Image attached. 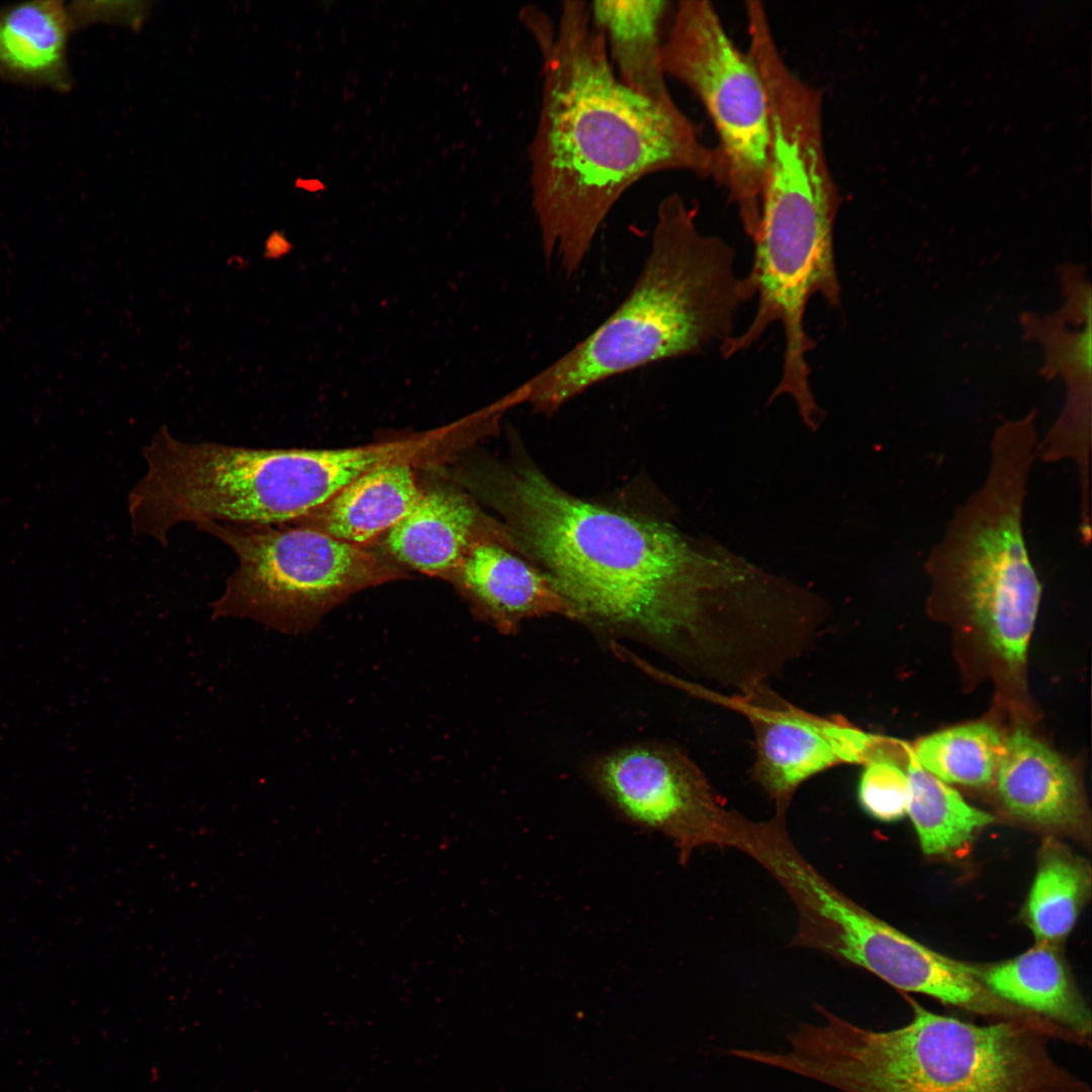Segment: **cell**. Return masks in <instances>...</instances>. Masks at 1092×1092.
<instances>
[{"label": "cell", "instance_id": "cell-15", "mask_svg": "<svg viewBox=\"0 0 1092 1092\" xmlns=\"http://www.w3.org/2000/svg\"><path fill=\"white\" fill-rule=\"evenodd\" d=\"M674 5L666 0H598L588 4L621 82L656 103L672 98L662 64L664 36Z\"/></svg>", "mask_w": 1092, "mask_h": 1092}, {"label": "cell", "instance_id": "cell-7", "mask_svg": "<svg viewBox=\"0 0 1092 1092\" xmlns=\"http://www.w3.org/2000/svg\"><path fill=\"white\" fill-rule=\"evenodd\" d=\"M1037 445L1031 416L996 429L982 484L956 509L924 565L934 592L1013 673L1025 663L1042 589L1023 532Z\"/></svg>", "mask_w": 1092, "mask_h": 1092}, {"label": "cell", "instance_id": "cell-22", "mask_svg": "<svg viewBox=\"0 0 1092 1092\" xmlns=\"http://www.w3.org/2000/svg\"><path fill=\"white\" fill-rule=\"evenodd\" d=\"M1003 743L995 727L977 722L923 737L912 751L924 769L944 783L983 787L996 775Z\"/></svg>", "mask_w": 1092, "mask_h": 1092}, {"label": "cell", "instance_id": "cell-21", "mask_svg": "<svg viewBox=\"0 0 1092 1092\" xmlns=\"http://www.w3.org/2000/svg\"><path fill=\"white\" fill-rule=\"evenodd\" d=\"M1089 890L1085 859L1055 840L1044 842L1024 913L1036 942L1063 940L1074 928Z\"/></svg>", "mask_w": 1092, "mask_h": 1092}, {"label": "cell", "instance_id": "cell-10", "mask_svg": "<svg viewBox=\"0 0 1092 1092\" xmlns=\"http://www.w3.org/2000/svg\"><path fill=\"white\" fill-rule=\"evenodd\" d=\"M805 944L860 967L904 992L921 993L996 1021H1017L1053 1037L1060 1026L992 994L970 964L934 951L874 916L824 878L808 882L799 898Z\"/></svg>", "mask_w": 1092, "mask_h": 1092}, {"label": "cell", "instance_id": "cell-12", "mask_svg": "<svg viewBox=\"0 0 1092 1092\" xmlns=\"http://www.w3.org/2000/svg\"><path fill=\"white\" fill-rule=\"evenodd\" d=\"M708 698L748 721L754 734L752 778L782 813L806 781L841 764L862 765L886 741L841 717L805 711L768 686L743 695L709 694Z\"/></svg>", "mask_w": 1092, "mask_h": 1092}, {"label": "cell", "instance_id": "cell-8", "mask_svg": "<svg viewBox=\"0 0 1092 1092\" xmlns=\"http://www.w3.org/2000/svg\"><path fill=\"white\" fill-rule=\"evenodd\" d=\"M196 527L237 559L211 604L215 618L301 633L352 593L389 576L372 554L318 529L214 522Z\"/></svg>", "mask_w": 1092, "mask_h": 1092}, {"label": "cell", "instance_id": "cell-19", "mask_svg": "<svg viewBox=\"0 0 1092 1092\" xmlns=\"http://www.w3.org/2000/svg\"><path fill=\"white\" fill-rule=\"evenodd\" d=\"M423 493L410 464L384 462L356 477L326 504L322 531L351 544L366 542L389 531Z\"/></svg>", "mask_w": 1092, "mask_h": 1092}, {"label": "cell", "instance_id": "cell-26", "mask_svg": "<svg viewBox=\"0 0 1092 1092\" xmlns=\"http://www.w3.org/2000/svg\"><path fill=\"white\" fill-rule=\"evenodd\" d=\"M289 247V242L285 237L281 233L274 232L265 242L264 256L269 259L276 258L282 255Z\"/></svg>", "mask_w": 1092, "mask_h": 1092}, {"label": "cell", "instance_id": "cell-14", "mask_svg": "<svg viewBox=\"0 0 1092 1092\" xmlns=\"http://www.w3.org/2000/svg\"><path fill=\"white\" fill-rule=\"evenodd\" d=\"M995 777L1010 815L1042 828L1081 825L1084 802L1073 769L1025 728L1017 727L1004 739Z\"/></svg>", "mask_w": 1092, "mask_h": 1092}, {"label": "cell", "instance_id": "cell-9", "mask_svg": "<svg viewBox=\"0 0 1092 1092\" xmlns=\"http://www.w3.org/2000/svg\"><path fill=\"white\" fill-rule=\"evenodd\" d=\"M662 64L666 77L690 89L710 116L722 186L752 241L770 142L767 97L752 58L733 42L710 1L680 0L664 36Z\"/></svg>", "mask_w": 1092, "mask_h": 1092}, {"label": "cell", "instance_id": "cell-24", "mask_svg": "<svg viewBox=\"0 0 1092 1092\" xmlns=\"http://www.w3.org/2000/svg\"><path fill=\"white\" fill-rule=\"evenodd\" d=\"M146 1H80L69 5L75 27L105 21L140 29L150 11Z\"/></svg>", "mask_w": 1092, "mask_h": 1092}, {"label": "cell", "instance_id": "cell-2", "mask_svg": "<svg viewBox=\"0 0 1092 1092\" xmlns=\"http://www.w3.org/2000/svg\"><path fill=\"white\" fill-rule=\"evenodd\" d=\"M489 495L519 554L577 620L646 643L695 678L720 671L729 616L702 598L695 556L668 527L578 498L527 461L496 469Z\"/></svg>", "mask_w": 1092, "mask_h": 1092}, {"label": "cell", "instance_id": "cell-5", "mask_svg": "<svg viewBox=\"0 0 1092 1092\" xmlns=\"http://www.w3.org/2000/svg\"><path fill=\"white\" fill-rule=\"evenodd\" d=\"M768 109L770 142L759 221L744 277L757 305L733 347L746 351L780 324L783 365L798 370L815 346L805 327L809 301L819 296L832 308L841 303L834 251L841 197L826 153L822 98L809 90L787 89L769 97Z\"/></svg>", "mask_w": 1092, "mask_h": 1092}, {"label": "cell", "instance_id": "cell-4", "mask_svg": "<svg viewBox=\"0 0 1092 1092\" xmlns=\"http://www.w3.org/2000/svg\"><path fill=\"white\" fill-rule=\"evenodd\" d=\"M911 1020L890 1030L856 1025L817 1005L781 1051L754 1063L842 1092H1091L1052 1055L1049 1034L1017 1021L975 1024L932 1012L911 997Z\"/></svg>", "mask_w": 1092, "mask_h": 1092}, {"label": "cell", "instance_id": "cell-23", "mask_svg": "<svg viewBox=\"0 0 1092 1092\" xmlns=\"http://www.w3.org/2000/svg\"><path fill=\"white\" fill-rule=\"evenodd\" d=\"M911 747L891 739L878 754L862 764L856 799L861 810L881 822H894L907 813L908 779L903 763ZM905 764V763H904Z\"/></svg>", "mask_w": 1092, "mask_h": 1092}, {"label": "cell", "instance_id": "cell-6", "mask_svg": "<svg viewBox=\"0 0 1092 1092\" xmlns=\"http://www.w3.org/2000/svg\"><path fill=\"white\" fill-rule=\"evenodd\" d=\"M395 451L390 445L317 450L191 442L162 427L144 447L145 470L127 498L129 526L136 537L162 546L186 523L280 526L323 507Z\"/></svg>", "mask_w": 1092, "mask_h": 1092}, {"label": "cell", "instance_id": "cell-16", "mask_svg": "<svg viewBox=\"0 0 1092 1092\" xmlns=\"http://www.w3.org/2000/svg\"><path fill=\"white\" fill-rule=\"evenodd\" d=\"M75 28L69 6L36 0L0 8V77L56 91L71 88L68 43Z\"/></svg>", "mask_w": 1092, "mask_h": 1092}, {"label": "cell", "instance_id": "cell-11", "mask_svg": "<svg viewBox=\"0 0 1092 1092\" xmlns=\"http://www.w3.org/2000/svg\"><path fill=\"white\" fill-rule=\"evenodd\" d=\"M592 786L625 822L659 833L687 861L708 845L736 847L744 819L726 810L704 772L678 746L624 745L587 768Z\"/></svg>", "mask_w": 1092, "mask_h": 1092}, {"label": "cell", "instance_id": "cell-13", "mask_svg": "<svg viewBox=\"0 0 1092 1092\" xmlns=\"http://www.w3.org/2000/svg\"><path fill=\"white\" fill-rule=\"evenodd\" d=\"M459 568L460 581L476 612L502 634H515L522 623L535 618L577 620L552 578L505 545L474 544Z\"/></svg>", "mask_w": 1092, "mask_h": 1092}, {"label": "cell", "instance_id": "cell-25", "mask_svg": "<svg viewBox=\"0 0 1092 1092\" xmlns=\"http://www.w3.org/2000/svg\"><path fill=\"white\" fill-rule=\"evenodd\" d=\"M1063 362L1071 366L1076 373L1089 377L1091 371V324L1077 333L1067 343L1062 353Z\"/></svg>", "mask_w": 1092, "mask_h": 1092}, {"label": "cell", "instance_id": "cell-20", "mask_svg": "<svg viewBox=\"0 0 1092 1092\" xmlns=\"http://www.w3.org/2000/svg\"><path fill=\"white\" fill-rule=\"evenodd\" d=\"M907 814L920 846L928 855L958 852L975 834L994 822L990 813L970 805L954 789L924 769L909 751Z\"/></svg>", "mask_w": 1092, "mask_h": 1092}, {"label": "cell", "instance_id": "cell-1", "mask_svg": "<svg viewBox=\"0 0 1092 1092\" xmlns=\"http://www.w3.org/2000/svg\"><path fill=\"white\" fill-rule=\"evenodd\" d=\"M520 19L542 60L529 146L532 208L545 260H557L569 276L638 181L682 171L722 185L723 172L715 148L676 102H653L621 82L585 1L562 2L556 25L535 6Z\"/></svg>", "mask_w": 1092, "mask_h": 1092}, {"label": "cell", "instance_id": "cell-17", "mask_svg": "<svg viewBox=\"0 0 1092 1092\" xmlns=\"http://www.w3.org/2000/svg\"><path fill=\"white\" fill-rule=\"evenodd\" d=\"M970 969L998 998L1091 1039L1090 1010L1055 944L1036 942L1010 960Z\"/></svg>", "mask_w": 1092, "mask_h": 1092}, {"label": "cell", "instance_id": "cell-18", "mask_svg": "<svg viewBox=\"0 0 1092 1092\" xmlns=\"http://www.w3.org/2000/svg\"><path fill=\"white\" fill-rule=\"evenodd\" d=\"M480 516L462 494L436 489L424 492L414 509L385 538L390 554L427 573L459 566L474 540Z\"/></svg>", "mask_w": 1092, "mask_h": 1092}, {"label": "cell", "instance_id": "cell-3", "mask_svg": "<svg viewBox=\"0 0 1092 1092\" xmlns=\"http://www.w3.org/2000/svg\"><path fill=\"white\" fill-rule=\"evenodd\" d=\"M698 209L677 193L658 204L646 258L619 306L564 355L522 383L524 402L552 415L613 377L720 347L739 308L753 299L735 253L704 234Z\"/></svg>", "mask_w": 1092, "mask_h": 1092}]
</instances>
